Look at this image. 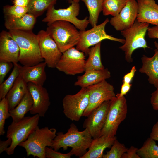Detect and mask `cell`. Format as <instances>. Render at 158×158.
Listing matches in <instances>:
<instances>
[{
    "label": "cell",
    "instance_id": "obj_1",
    "mask_svg": "<svg viewBox=\"0 0 158 158\" xmlns=\"http://www.w3.org/2000/svg\"><path fill=\"white\" fill-rule=\"evenodd\" d=\"M93 140L87 128L79 131L77 126L72 123L66 133L60 132L56 133L51 147L56 151L61 148L66 150L68 147H71L70 151L73 155L80 158L87 152Z\"/></svg>",
    "mask_w": 158,
    "mask_h": 158
},
{
    "label": "cell",
    "instance_id": "obj_2",
    "mask_svg": "<svg viewBox=\"0 0 158 158\" xmlns=\"http://www.w3.org/2000/svg\"><path fill=\"white\" fill-rule=\"evenodd\" d=\"M20 49L18 62L23 66L35 65L44 60L41 54L37 35L32 30L9 31Z\"/></svg>",
    "mask_w": 158,
    "mask_h": 158
},
{
    "label": "cell",
    "instance_id": "obj_3",
    "mask_svg": "<svg viewBox=\"0 0 158 158\" xmlns=\"http://www.w3.org/2000/svg\"><path fill=\"white\" fill-rule=\"evenodd\" d=\"M56 130L48 127L40 128L38 126L29 135L27 139L19 144L18 146L25 150L28 157L46 158L45 149L51 147L52 141L56 136Z\"/></svg>",
    "mask_w": 158,
    "mask_h": 158
},
{
    "label": "cell",
    "instance_id": "obj_4",
    "mask_svg": "<svg viewBox=\"0 0 158 158\" xmlns=\"http://www.w3.org/2000/svg\"><path fill=\"white\" fill-rule=\"evenodd\" d=\"M47 25L46 31L55 41L62 53L78 43L80 31L70 23L58 20Z\"/></svg>",
    "mask_w": 158,
    "mask_h": 158
},
{
    "label": "cell",
    "instance_id": "obj_5",
    "mask_svg": "<svg viewBox=\"0 0 158 158\" xmlns=\"http://www.w3.org/2000/svg\"><path fill=\"white\" fill-rule=\"evenodd\" d=\"M149 25L148 23L139 22L136 20L130 27L121 31L125 41L119 48L124 52L125 59L127 62L133 61L132 54L136 49L150 48L147 45L145 39Z\"/></svg>",
    "mask_w": 158,
    "mask_h": 158
},
{
    "label": "cell",
    "instance_id": "obj_6",
    "mask_svg": "<svg viewBox=\"0 0 158 158\" xmlns=\"http://www.w3.org/2000/svg\"><path fill=\"white\" fill-rule=\"evenodd\" d=\"M40 117L38 114L32 116L24 117L18 121H13L8 126L6 137L11 139L12 143L5 151L8 155L13 154L16 147L27 139L38 126Z\"/></svg>",
    "mask_w": 158,
    "mask_h": 158
},
{
    "label": "cell",
    "instance_id": "obj_7",
    "mask_svg": "<svg viewBox=\"0 0 158 158\" xmlns=\"http://www.w3.org/2000/svg\"><path fill=\"white\" fill-rule=\"evenodd\" d=\"M69 2L71 4L66 8L56 9L55 8L54 5L49 7L42 21L47 23V25L58 20L67 21L80 31L85 30L90 23L87 17L82 20L78 18L77 16L79 14L80 9L79 2L73 0H70Z\"/></svg>",
    "mask_w": 158,
    "mask_h": 158
},
{
    "label": "cell",
    "instance_id": "obj_8",
    "mask_svg": "<svg viewBox=\"0 0 158 158\" xmlns=\"http://www.w3.org/2000/svg\"><path fill=\"white\" fill-rule=\"evenodd\" d=\"M127 113V101L124 96H116L110 100L107 118L101 136L114 137L118 127L126 118Z\"/></svg>",
    "mask_w": 158,
    "mask_h": 158
},
{
    "label": "cell",
    "instance_id": "obj_9",
    "mask_svg": "<svg viewBox=\"0 0 158 158\" xmlns=\"http://www.w3.org/2000/svg\"><path fill=\"white\" fill-rule=\"evenodd\" d=\"M109 21V19L107 18L101 24L95 26L90 30H80V38L76 45V48L88 54L90 47L101 42L104 40L108 39L123 44L125 41V39L116 38L106 33L105 27Z\"/></svg>",
    "mask_w": 158,
    "mask_h": 158
},
{
    "label": "cell",
    "instance_id": "obj_10",
    "mask_svg": "<svg viewBox=\"0 0 158 158\" xmlns=\"http://www.w3.org/2000/svg\"><path fill=\"white\" fill-rule=\"evenodd\" d=\"M89 92L87 88H81L76 94L67 95L62 100L63 112L72 121L80 120L89 104Z\"/></svg>",
    "mask_w": 158,
    "mask_h": 158
},
{
    "label": "cell",
    "instance_id": "obj_11",
    "mask_svg": "<svg viewBox=\"0 0 158 158\" xmlns=\"http://www.w3.org/2000/svg\"><path fill=\"white\" fill-rule=\"evenodd\" d=\"M84 53L71 47L62 53L56 68L66 75H74L85 71Z\"/></svg>",
    "mask_w": 158,
    "mask_h": 158
},
{
    "label": "cell",
    "instance_id": "obj_12",
    "mask_svg": "<svg viewBox=\"0 0 158 158\" xmlns=\"http://www.w3.org/2000/svg\"><path fill=\"white\" fill-rule=\"evenodd\" d=\"M87 88L89 92V104L83 116L87 117L103 102L116 96L113 86L105 80Z\"/></svg>",
    "mask_w": 158,
    "mask_h": 158
},
{
    "label": "cell",
    "instance_id": "obj_13",
    "mask_svg": "<svg viewBox=\"0 0 158 158\" xmlns=\"http://www.w3.org/2000/svg\"><path fill=\"white\" fill-rule=\"evenodd\" d=\"M37 35L42 56L48 67L56 68L62 53L46 30H41Z\"/></svg>",
    "mask_w": 158,
    "mask_h": 158
},
{
    "label": "cell",
    "instance_id": "obj_14",
    "mask_svg": "<svg viewBox=\"0 0 158 158\" xmlns=\"http://www.w3.org/2000/svg\"><path fill=\"white\" fill-rule=\"evenodd\" d=\"M110 103V100L105 101L94 109L83 123V128L88 129L93 139L101 136L102 130L106 121Z\"/></svg>",
    "mask_w": 158,
    "mask_h": 158
},
{
    "label": "cell",
    "instance_id": "obj_15",
    "mask_svg": "<svg viewBox=\"0 0 158 158\" xmlns=\"http://www.w3.org/2000/svg\"><path fill=\"white\" fill-rule=\"evenodd\" d=\"M137 14V1L127 0L119 13L111 18L109 22L116 30L121 31L132 26L136 20Z\"/></svg>",
    "mask_w": 158,
    "mask_h": 158
},
{
    "label": "cell",
    "instance_id": "obj_16",
    "mask_svg": "<svg viewBox=\"0 0 158 158\" xmlns=\"http://www.w3.org/2000/svg\"><path fill=\"white\" fill-rule=\"evenodd\" d=\"M28 83L29 91L32 96L33 104L30 111L32 114H38L44 117L50 104L49 93L43 86L37 85L32 83Z\"/></svg>",
    "mask_w": 158,
    "mask_h": 158
},
{
    "label": "cell",
    "instance_id": "obj_17",
    "mask_svg": "<svg viewBox=\"0 0 158 158\" xmlns=\"http://www.w3.org/2000/svg\"><path fill=\"white\" fill-rule=\"evenodd\" d=\"M20 52L19 47L11 33L2 30L0 34V61L17 63Z\"/></svg>",
    "mask_w": 158,
    "mask_h": 158
},
{
    "label": "cell",
    "instance_id": "obj_18",
    "mask_svg": "<svg viewBox=\"0 0 158 158\" xmlns=\"http://www.w3.org/2000/svg\"><path fill=\"white\" fill-rule=\"evenodd\" d=\"M139 22L158 25V4L155 0H137Z\"/></svg>",
    "mask_w": 158,
    "mask_h": 158
},
{
    "label": "cell",
    "instance_id": "obj_19",
    "mask_svg": "<svg viewBox=\"0 0 158 158\" xmlns=\"http://www.w3.org/2000/svg\"><path fill=\"white\" fill-rule=\"evenodd\" d=\"M46 66L43 61L32 66H20L19 75L27 83L30 82L43 86L46 79Z\"/></svg>",
    "mask_w": 158,
    "mask_h": 158
},
{
    "label": "cell",
    "instance_id": "obj_20",
    "mask_svg": "<svg viewBox=\"0 0 158 158\" xmlns=\"http://www.w3.org/2000/svg\"><path fill=\"white\" fill-rule=\"evenodd\" d=\"M111 77V73L107 68L102 70H91L85 71L84 74L78 76L74 85L81 88H87Z\"/></svg>",
    "mask_w": 158,
    "mask_h": 158
},
{
    "label": "cell",
    "instance_id": "obj_21",
    "mask_svg": "<svg viewBox=\"0 0 158 158\" xmlns=\"http://www.w3.org/2000/svg\"><path fill=\"white\" fill-rule=\"evenodd\" d=\"M154 53L152 57L143 55L141 58L142 65L140 72L145 73L148 77L149 82L157 88L158 87V50H154Z\"/></svg>",
    "mask_w": 158,
    "mask_h": 158
},
{
    "label": "cell",
    "instance_id": "obj_22",
    "mask_svg": "<svg viewBox=\"0 0 158 158\" xmlns=\"http://www.w3.org/2000/svg\"><path fill=\"white\" fill-rule=\"evenodd\" d=\"M116 139L115 136L104 135L93 139L88 150L80 158H102L104 151L106 148L111 147Z\"/></svg>",
    "mask_w": 158,
    "mask_h": 158
},
{
    "label": "cell",
    "instance_id": "obj_23",
    "mask_svg": "<svg viewBox=\"0 0 158 158\" xmlns=\"http://www.w3.org/2000/svg\"><path fill=\"white\" fill-rule=\"evenodd\" d=\"M36 18L33 15L28 13L20 17L5 16L4 25L9 30H32Z\"/></svg>",
    "mask_w": 158,
    "mask_h": 158
},
{
    "label": "cell",
    "instance_id": "obj_24",
    "mask_svg": "<svg viewBox=\"0 0 158 158\" xmlns=\"http://www.w3.org/2000/svg\"><path fill=\"white\" fill-rule=\"evenodd\" d=\"M28 91V83L19 75L6 97L9 110L18 105Z\"/></svg>",
    "mask_w": 158,
    "mask_h": 158
},
{
    "label": "cell",
    "instance_id": "obj_25",
    "mask_svg": "<svg viewBox=\"0 0 158 158\" xmlns=\"http://www.w3.org/2000/svg\"><path fill=\"white\" fill-rule=\"evenodd\" d=\"M33 104L32 96L29 91L20 102L13 109L9 110L13 121H18L24 117L25 115L31 109Z\"/></svg>",
    "mask_w": 158,
    "mask_h": 158
},
{
    "label": "cell",
    "instance_id": "obj_26",
    "mask_svg": "<svg viewBox=\"0 0 158 158\" xmlns=\"http://www.w3.org/2000/svg\"><path fill=\"white\" fill-rule=\"evenodd\" d=\"M101 42L90 48L88 54V57L85 61V71L105 68L101 61Z\"/></svg>",
    "mask_w": 158,
    "mask_h": 158
},
{
    "label": "cell",
    "instance_id": "obj_27",
    "mask_svg": "<svg viewBox=\"0 0 158 158\" xmlns=\"http://www.w3.org/2000/svg\"><path fill=\"white\" fill-rule=\"evenodd\" d=\"M58 0H30L27 6L28 13L35 17L40 16L49 7L54 5Z\"/></svg>",
    "mask_w": 158,
    "mask_h": 158
},
{
    "label": "cell",
    "instance_id": "obj_28",
    "mask_svg": "<svg viewBox=\"0 0 158 158\" xmlns=\"http://www.w3.org/2000/svg\"><path fill=\"white\" fill-rule=\"evenodd\" d=\"M84 2L89 12V20L93 27L97 25L99 13L102 11L103 0H81Z\"/></svg>",
    "mask_w": 158,
    "mask_h": 158
},
{
    "label": "cell",
    "instance_id": "obj_29",
    "mask_svg": "<svg viewBox=\"0 0 158 158\" xmlns=\"http://www.w3.org/2000/svg\"><path fill=\"white\" fill-rule=\"evenodd\" d=\"M127 0H103L102 11L104 16L118 15L126 4Z\"/></svg>",
    "mask_w": 158,
    "mask_h": 158
},
{
    "label": "cell",
    "instance_id": "obj_30",
    "mask_svg": "<svg viewBox=\"0 0 158 158\" xmlns=\"http://www.w3.org/2000/svg\"><path fill=\"white\" fill-rule=\"evenodd\" d=\"M137 153L142 158H158V145L155 140L149 137L138 149Z\"/></svg>",
    "mask_w": 158,
    "mask_h": 158
},
{
    "label": "cell",
    "instance_id": "obj_31",
    "mask_svg": "<svg viewBox=\"0 0 158 158\" xmlns=\"http://www.w3.org/2000/svg\"><path fill=\"white\" fill-rule=\"evenodd\" d=\"M13 70L8 78L0 85V99L5 97L13 86L20 74V66L17 63H13Z\"/></svg>",
    "mask_w": 158,
    "mask_h": 158
},
{
    "label": "cell",
    "instance_id": "obj_32",
    "mask_svg": "<svg viewBox=\"0 0 158 158\" xmlns=\"http://www.w3.org/2000/svg\"><path fill=\"white\" fill-rule=\"evenodd\" d=\"M127 148L123 143L116 139L111 147L110 150L103 154V158H121L123 154L126 152Z\"/></svg>",
    "mask_w": 158,
    "mask_h": 158
},
{
    "label": "cell",
    "instance_id": "obj_33",
    "mask_svg": "<svg viewBox=\"0 0 158 158\" xmlns=\"http://www.w3.org/2000/svg\"><path fill=\"white\" fill-rule=\"evenodd\" d=\"M0 135L5 133L4 125L6 120L10 116L8 104L6 98L0 100Z\"/></svg>",
    "mask_w": 158,
    "mask_h": 158
},
{
    "label": "cell",
    "instance_id": "obj_34",
    "mask_svg": "<svg viewBox=\"0 0 158 158\" xmlns=\"http://www.w3.org/2000/svg\"><path fill=\"white\" fill-rule=\"evenodd\" d=\"M3 11L5 16L14 17H21L28 13L27 7L14 5L4 6Z\"/></svg>",
    "mask_w": 158,
    "mask_h": 158
},
{
    "label": "cell",
    "instance_id": "obj_35",
    "mask_svg": "<svg viewBox=\"0 0 158 158\" xmlns=\"http://www.w3.org/2000/svg\"><path fill=\"white\" fill-rule=\"evenodd\" d=\"M45 152V157L47 158H70L73 155L71 151L67 153L63 154L48 147H46Z\"/></svg>",
    "mask_w": 158,
    "mask_h": 158
},
{
    "label": "cell",
    "instance_id": "obj_36",
    "mask_svg": "<svg viewBox=\"0 0 158 158\" xmlns=\"http://www.w3.org/2000/svg\"><path fill=\"white\" fill-rule=\"evenodd\" d=\"M12 67L11 62L0 61V84L4 81L5 77Z\"/></svg>",
    "mask_w": 158,
    "mask_h": 158
},
{
    "label": "cell",
    "instance_id": "obj_37",
    "mask_svg": "<svg viewBox=\"0 0 158 158\" xmlns=\"http://www.w3.org/2000/svg\"><path fill=\"white\" fill-rule=\"evenodd\" d=\"M138 149V148L133 146L127 148L121 158H141L137 153Z\"/></svg>",
    "mask_w": 158,
    "mask_h": 158
},
{
    "label": "cell",
    "instance_id": "obj_38",
    "mask_svg": "<svg viewBox=\"0 0 158 158\" xmlns=\"http://www.w3.org/2000/svg\"><path fill=\"white\" fill-rule=\"evenodd\" d=\"M150 100L153 109L158 111V87L151 94Z\"/></svg>",
    "mask_w": 158,
    "mask_h": 158
},
{
    "label": "cell",
    "instance_id": "obj_39",
    "mask_svg": "<svg viewBox=\"0 0 158 158\" xmlns=\"http://www.w3.org/2000/svg\"><path fill=\"white\" fill-rule=\"evenodd\" d=\"M136 71L135 66H133L130 70V72L126 74L123 78V83H130L135 75Z\"/></svg>",
    "mask_w": 158,
    "mask_h": 158
},
{
    "label": "cell",
    "instance_id": "obj_40",
    "mask_svg": "<svg viewBox=\"0 0 158 158\" xmlns=\"http://www.w3.org/2000/svg\"><path fill=\"white\" fill-rule=\"evenodd\" d=\"M147 35L149 38L158 39V25H155L148 28Z\"/></svg>",
    "mask_w": 158,
    "mask_h": 158
},
{
    "label": "cell",
    "instance_id": "obj_41",
    "mask_svg": "<svg viewBox=\"0 0 158 158\" xmlns=\"http://www.w3.org/2000/svg\"><path fill=\"white\" fill-rule=\"evenodd\" d=\"M131 86L132 84L130 83H123L121 87L120 93L117 94L116 95L119 97L124 96L129 91Z\"/></svg>",
    "mask_w": 158,
    "mask_h": 158
},
{
    "label": "cell",
    "instance_id": "obj_42",
    "mask_svg": "<svg viewBox=\"0 0 158 158\" xmlns=\"http://www.w3.org/2000/svg\"><path fill=\"white\" fill-rule=\"evenodd\" d=\"M12 140L10 138H8L5 141H0V153L6 150L11 145Z\"/></svg>",
    "mask_w": 158,
    "mask_h": 158
},
{
    "label": "cell",
    "instance_id": "obj_43",
    "mask_svg": "<svg viewBox=\"0 0 158 158\" xmlns=\"http://www.w3.org/2000/svg\"><path fill=\"white\" fill-rule=\"evenodd\" d=\"M150 137L155 141H158V121L153 126Z\"/></svg>",
    "mask_w": 158,
    "mask_h": 158
},
{
    "label": "cell",
    "instance_id": "obj_44",
    "mask_svg": "<svg viewBox=\"0 0 158 158\" xmlns=\"http://www.w3.org/2000/svg\"><path fill=\"white\" fill-rule=\"evenodd\" d=\"M30 0H12L13 5L23 7H27Z\"/></svg>",
    "mask_w": 158,
    "mask_h": 158
},
{
    "label": "cell",
    "instance_id": "obj_45",
    "mask_svg": "<svg viewBox=\"0 0 158 158\" xmlns=\"http://www.w3.org/2000/svg\"><path fill=\"white\" fill-rule=\"evenodd\" d=\"M154 45L156 48L158 50V43L156 41L154 42Z\"/></svg>",
    "mask_w": 158,
    "mask_h": 158
},
{
    "label": "cell",
    "instance_id": "obj_46",
    "mask_svg": "<svg viewBox=\"0 0 158 158\" xmlns=\"http://www.w3.org/2000/svg\"><path fill=\"white\" fill-rule=\"evenodd\" d=\"M73 0V1H75V2H79V1H80V0Z\"/></svg>",
    "mask_w": 158,
    "mask_h": 158
}]
</instances>
